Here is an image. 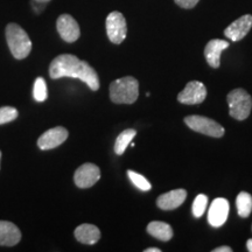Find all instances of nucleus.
<instances>
[{
  "label": "nucleus",
  "instance_id": "1",
  "mask_svg": "<svg viewBox=\"0 0 252 252\" xmlns=\"http://www.w3.org/2000/svg\"><path fill=\"white\" fill-rule=\"evenodd\" d=\"M49 76L53 80L62 77L77 78L87 84L93 91L99 89V78L94 69L86 61H81L71 54L59 55L49 65Z\"/></svg>",
  "mask_w": 252,
  "mask_h": 252
},
{
  "label": "nucleus",
  "instance_id": "2",
  "mask_svg": "<svg viewBox=\"0 0 252 252\" xmlns=\"http://www.w3.org/2000/svg\"><path fill=\"white\" fill-rule=\"evenodd\" d=\"M139 96V83L132 76L118 78L110 84V98L116 104H133Z\"/></svg>",
  "mask_w": 252,
  "mask_h": 252
},
{
  "label": "nucleus",
  "instance_id": "3",
  "mask_svg": "<svg viewBox=\"0 0 252 252\" xmlns=\"http://www.w3.org/2000/svg\"><path fill=\"white\" fill-rule=\"evenodd\" d=\"M6 40L12 55L17 60H24L30 55L32 41L28 34L17 24H8L6 27Z\"/></svg>",
  "mask_w": 252,
  "mask_h": 252
},
{
  "label": "nucleus",
  "instance_id": "4",
  "mask_svg": "<svg viewBox=\"0 0 252 252\" xmlns=\"http://www.w3.org/2000/svg\"><path fill=\"white\" fill-rule=\"evenodd\" d=\"M229 104V113L236 121H245L252 110V97L248 91L237 88L230 91L226 96Z\"/></svg>",
  "mask_w": 252,
  "mask_h": 252
},
{
  "label": "nucleus",
  "instance_id": "5",
  "mask_svg": "<svg viewBox=\"0 0 252 252\" xmlns=\"http://www.w3.org/2000/svg\"><path fill=\"white\" fill-rule=\"evenodd\" d=\"M185 123L191 130L196 131L198 133L209 135V137L220 138L224 135L225 132L222 125L213 121V119L203 117V116H188L185 118Z\"/></svg>",
  "mask_w": 252,
  "mask_h": 252
},
{
  "label": "nucleus",
  "instance_id": "6",
  "mask_svg": "<svg viewBox=\"0 0 252 252\" xmlns=\"http://www.w3.org/2000/svg\"><path fill=\"white\" fill-rule=\"evenodd\" d=\"M106 34H108L109 40L115 45H121L126 39L127 34V25L126 20L121 12L113 11L108 15L105 21Z\"/></svg>",
  "mask_w": 252,
  "mask_h": 252
},
{
  "label": "nucleus",
  "instance_id": "7",
  "mask_svg": "<svg viewBox=\"0 0 252 252\" xmlns=\"http://www.w3.org/2000/svg\"><path fill=\"white\" fill-rule=\"evenodd\" d=\"M100 179V169L94 163L87 162L78 167L75 172L74 181L78 188L86 189L93 187Z\"/></svg>",
  "mask_w": 252,
  "mask_h": 252
},
{
  "label": "nucleus",
  "instance_id": "8",
  "mask_svg": "<svg viewBox=\"0 0 252 252\" xmlns=\"http://www.w3.org/2000/svg\"><path fill=\"white\" fill-rule=\"evenodd\" d=\"M207 97V89L202 82L191 81L180 94H178V100L187 105H195L202 103Z\"/></svg>",
  "mask_w": 252,
  "mask_h": 252
},
{
  "label": "nucleus",
  "instance_id": "9",
  "mask_svg": "<svg viewBox=\"0 0 252 252\" xmlns=\"http://www.w3.org/2000/svg\"><path fill=\"white\" fill-rule=\"evenodd\" d=\"M56 28L60 36L65 42H75L81 35V30L77 21L70 14H61L56 21Z\"/></svg>",
  "mask_w": 252,
  "mask_h": 252
},
{
  "label": "nucleus",
  "instance_id": "10",
  "mask_svg": "<svg viewBox=\"0 0 252 252\" xmlns=\"http://www.w3.org/2000/svg\"><path fill=\"white\" fill-rule=\"evenodd\" d=\"M230 206L228 200L223 197L215 198L208 210V222L214 228H220L226 222L229 216Z\"/></svg>",
  "mask_w": 252,
  "mask_h": 252
},
{
  "label": "nucleus",
  "instance_id": "11",
  "mask_svg": "<svg viewBox=\"0 0 252 252\" xmlns=\"http://www.w3.org/2000/svg\"><path fill=\"white\" fill-rule=\"evenodd\" d=\"M68 130H65L62 126H56V127L50 128L46 131L41 137L37 139V146L40 150L47 151L53 150L55 147H59L67 140L68 138Z\"/></svg>",
  "mask_w": 252,
  "mask_h": 252
},
{
  "label": "nucleus",
  "instance_id": "12",
  "mask_svg": "<svg viewBox=\"0 0 252 252\" xmlns=\"http://www.w3.org/2000/svg\"><path fill=\"white\" fill-rule=\"evenodd\" d=\"M252 27V15L245 14L235 20L234 23L230 24L228 27L224 30V35L226 39L238 42V41L243 40L248 33L250 32Z\"/></svg>",
  "mask_w": 252,
  "mask_h": 252
},
{
  "label": "nucleus",
  "instance_id": "13",
  "mask_svg": "<svg viewBox=\"0 0 252 252\" xmlns=\"http://www.w3.org/2000/svg\"><path fill=\"white\" fill-rule=\"evenodd\" d=\"M229 47V42L225 40L213 39L207 43L204 48V56L208 64L212 68H219L220 65V54L223 50H225Z\"/></svg>",
  "mask_w": 252,
  "mask_h": 252
},
{
  "label": "nucleus",
  "instance_id": "14",
  "mask_svg": "<svg viewBox=\"0 0 252 252\" xmlns=\"http://www.w3.org/2000/svg\"><path fill=\"white\" fill-rule=\"evenodd\" d=\"M186 197H187V191L185 189H174L160 195L157 200V206L162 210L176 209L185 202Z\"/></svg>",
  "mask_w": 252,
  "mask_h": 252
},
{
  "label": "nucleus",
  "instance_id": "15",
  "mask_svg": "<svg viewBox=\"0 0 252 252\" xmlns=\"http://www.w3.org/2000/svg\"><path fill=\"white\" fill-rule=\"evenodd\" d=\"M21 239L19 228L8 220H0V245L2 247H14Z\"/></svg>",
  "mask_w": 252,
  "mask_h": 252
},
{
  "label": "nucleus",
  "instance_id": "16",
  "mask_svg": "<svg viewBox=\"0 0 252 252\" xmlns=\"http://www.w3.org/2000/svg\"><path fill=\"white\" fill-rule=\"evenodd\" d=\"M75 238L82 244L94 245L99 241L100 231L96 225L81 224L75 229Z\"/></svg>",
  "mask_w": 252,
  "mask_h": 252
},
{
  "label": "nucleus",
  "instance_id": "17",
  "mask_svg": "<svg viewBox=\"0 0 252 252\" xmlns=\"http://www.w3.org/2000/svg\"><path fill=\"white\" fill-rule=\"evenodd\" d=\"M147 232L153 237H156L160 241L167 242L173 237V229L169 224L165 222H159V220H154L147 225Z\"/></svg>",
  "mask_w": 252,
  "mask_h": 252
},
{
  "label": "nucleus",
  "instance_id": "18",
  "mask_svg": "<svg viewBox=\"0 0 252 252\" xmlns=\"http://www.w3.org/2000/svg\"><path fill=\"white\" fill-rule=\"evenodd\" d=\"M237 213L242 219H248L252 212V195L247 191H241L236 197Z\"/></svg>",
  "mask_w": 252,
  "mask_h": 252
},
{
  "label": "nucleus",
  "instance_id": "19",
  "mask_svg": "<svg viewBox=\"0 0 252 252\" xmlns=\"http://www.w3.org/2000/svg\"><path fill=\"white\" fill-rule=\"evenodd\" d=\"M137 134V132L133 128H127V130L123 131L121 134L118 135L117 139H116L115 143V152L118 156H122L127 149V146L132 143L133 138Z\"/></svg>",
  "mask_w": 252,
  "mask_h": 252
},
{
  "label": "nucleus",
  "instance_id": "20",
  "mask_svg": "<svg viewBox=\"0 0 252 252\" xmlns=\"http://www.w3.org/2000/svg\"><path fill=\"white\" fill-rule=\"evenodd\" d=\"M127 175L132 184H133L138 189H140V190L147 191L152 188V185L150 184L149 180H147L145 176L139 174V173L133 172V171H127Z\"/></svg>",
  "mask_w": 252,
  "mask_h": 252
},
{
  "label": "nucleus",
  "instance_id": "21",
  "mask_svg": "<svg viewBox=\"0 0 252 252\" xmlns=\"http://www.w3.org/2000/svg\"><path fill=\"white\" fill-rule=\"evenodd\" d=\"M33 96L36 102H45L48 96V91H47V84L42 77H37L34 83Z\"/></svg>",
  "mask_w": 252,
  "mask_h": 252
},
{
  "label": "nucleus",
  "instance_id": "22",
  "mask_svg": "<svg viewBox=\"0 0 252 252\" xmlns=\"http://www.w3.org/2000/svg\"><path fill=\"white\" fill-rule=\"evenodd\" d=\"M208 204V197L207 195L204 194H198L196 197H195L193 202V208H191V212H193L194 217L196 219H200L201 216L203 215L204 212H206V208Z\"/></svg>",
  "mask_w": 252,
  "mask_h": 252
},
{
  "label": "nucleus",
  "instance_id": "23",
  "mask_svg": "<svg viewBox=\"0 0 252 252\" xmlns=\"http://www.w3.org/2000/svg\"><path fill=\"white\" fill-rule=\"evenodd\" d=\"M18 116L19 112L15 108H12V106H2V108H0V125L14 121V119H17Z\"/></svg>",
  "mask_w": 252,
  "mask_h": 252
},
{
  "label": "nucleus",
  "instance_id": "24",
  "mask_svg": "<svg viewBox=\"0 0 252 252\" xmlns=\"http://www.w3.org/2000/svg\"><path fill=\"white\" fill-rule=\"evenodd\" d=\"M175 4L178 6H180L181 8H186V9H190L194 8L195 6L198 4L200 0H174Z\"/></svg>",
  "mask_w": 252,
  "mask_h": 252
},
{
  "label": "nucleus",
  "instance_id": "25",
  "mask_svg": "<svg viewBox=\"0 0 252 252\" xmlns=\"http://www.w3.org/2000/svg\"><path fill=\"white\" fill-rule=\"evenodd\" d=\"M32 6H33L34 11H35L36 13H41V12L43 11V8H45L46 4L45 2H40L36 1V0H33V1H32Z\"/></svg>",
  "mask_w": 252,
  "mask_h": 252
},
{
  "label": "nucleus",
  "instance_id": "26",
  "mask_svg": "<svg viewBox=\"0 0 252 252\" xmlns=\"http://www.w3.org/2000/svg\"><path fill=\"white\" fill-rule=\"evenodd\" d=\"M231 251H232V249L229 247H220V248H216L213 250V252H231Z\"/></svg>",
  "mask_w": 252,
  "mask_h": 252
},
{
  "label": "nucleus",
  "instance_id": "27",
  "mask_svg": "<svg viewBox=\"0 0 252 252\" xmlns=\"http://www.w3.org/2000/svg\"><path fill=\"white\" fill-rule=\"evenodd\" d=\"M145 252H161L159 248H149L145 250Z\"/></svg>",
  "mask_w": 252,
  "mask_h": 252
},
{
  "label": "nucleus",
  "instance_id": "28",
  "mask_svg": "<svg viewBox=\"0 0 252 252\" xmlns=\"http://www.w3.org/2000/svg\"><path fill=\"white\" fill-rule=\"evenodd\" d=\"M247 248H248V251L252 252V238L249 239V241L247 242Z\"/></svg>",
  "mask_w": 252,
  "mask_h": 252
},
{
  "label": "nucleus",
  "instance_id": "29",
  "mask_svg": "<svg viewBox=\"0 0 252 252\" xmlns=\"http://www.w3.org/2000/svg\"><path fill=\"white\" fill-rule=\"evenodd\" d=\"M36 1H40V2H45V4H47V2H49L50 0H36Z\"/></svg>",
  "mask_w": 252,
  "mask_h": 252
},
{
  "label": "nucleus",
  "instance_id": "30",
  "mask_svg": "<svg viewBox=\"0 0 252 252\" xmlns=\"http://www.w3.org/2000/svg\"><path fill=\"white\" fill-rule=\"evenodd\" d=\"M0 161H1V152H0Z\"/></svg>",
  "mask_w": 252,
  "mask_h": 252
}]
</instances>
